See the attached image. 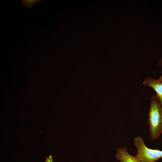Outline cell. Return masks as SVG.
<instances>
[{
  "label": "cell",
  "instance_id": "cell-1",
  "mask_svg": "<svg viewBox=\"0 0 162 162\" xmlns=\"http://www.w3.org/2000/svg\"><path fill=\"white\" fill-rule=\"evenodd\" d=\"M150 101L148 123L151 139L154 140L162 133V106L156 95L151 96Z\"/></svg>",
  "mask_w": 162,
  "mask_h": 162
},
{
  "label": "cell",
  "instance_id": "cell-7",
  "mask_svg": "<svg viewBox=\"0 0 162 162\" xmlns=\"http://www.w3.org/2000/svg\"><path fill=\"white\" fill-rule=\"evenodd\" d=\"M45 162H53V159L51 155H49L46 158Z\"/></svg>",
  "mask_w": 162,
  "mask_h": 162
},
{
  "label": "cell",
  "instance_id": "cell-6",
  "mask_svg": "<svg viewBox=\"0 0 162 162\" xmlns=\"http://www.w3.org/2000/svg\"><path fill=\"white\" fill-rule=\"evenodd\" d=\"M158 64L161 67V75L158 80L160 81H162V57L158 61Z\"/></svg>",
  "mask_w": 162,
  "mask_h": 162
},
{
  "label": "cell",
  "instance_id": "cell-4",
  "mask_svg": "<svg viewBox=\"0 0 162 162\" xmlns=\"http://www.w3.org/2000/svg\"><path fill=\"white\" fill-rule=\"evenodd\" d=\"M115 157L120 162H140L135 156L130 155L124 148H117Z\"/></svg>",
  "mask_w": 162,
  "mask_h": 162
},
{
  "label": "cell",
  "instance_id": "cell-2",
  "mask_svg": "<svg viewBox=\"0 0 162 162\" xmlns=\"http://www.w3.org/2000/svg\"><path fill=\"white\" fill-rule=\"evenodd\" d=\"M134 140L137 150L135 157L140 162H154L162 158V151L147 148L140 136L135 137Z\"/></svg>",
  "mask_w": 162,
  "mask_h": 162
},
{
  "label": "cell",
  "instance_id": "cell-5",
  "mask_svg": "<svg viewBox=\"0 0 162 162\" xmlns=\"http://www.w3.org/2000/svg\"><path fill=\"white\" fill-rule=\"evenodd\" d=\"M41 1V0H23L22 3L26 9L32 8L36 3H40Z\"/></svg>",
  "mask_w": 162,
  "mask_h": 162
},
{
  "label": "cell",
  "instance_id": "cell-3",
  "mask_svg": "<svg viewBox=\"0 0 162 162\" xmlns=\"http://www.w3.org/2000/svg\"><path fill=\"white\" fill-rule=\"evenodd\" d=\"M142 83L143 85L150 87L154 89L162 106V81L149 76L143 81Z\"/></svg>",
  "mask_w": 162,
  "mask_h": 162
}]
</instances>
